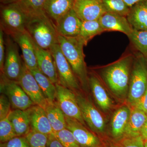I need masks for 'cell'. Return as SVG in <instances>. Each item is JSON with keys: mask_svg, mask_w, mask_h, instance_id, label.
I'll use <instances>...</instances> for the list:
<instances>
[{"mask_svg": "<svg viewBox=\"0 0 147 147\" xmlns=\"http://www.w3.org/2000/svg\"><path fill=\"white\" fill-rule=\"evenodd\" d=\"M101 147V146H100V145H98V146H94V147Z\"/></svg>", "mask_w": 147, "mask_h": 147, "instance_id": "obj_44", "label": "cell"}, {"mask_svg": "<svg viewBox=\"0 0 147 147\" xmlns=\"http://www.w3.org/2000/svg\"><path fill=\"white\" fill-rule=\"evenodd\" d=\"M11 104L7 96L2 94L0 97V120L7 117L11 111Z\"/></svg>", "mask_w": 147, "mask_h": 147, "instance_id": "obj_35", "label": "cell"}, {"mask_svg": "<svg viewBox=\"0 0 147 147\" xmlns=\"http://www.w3.org/2000/svg\"><path fill=\"white\" fill-rule=\"evenodd\" d=\"M105 32L99 20L82 21L79 36L83 40L86 45L92 38Z\"/></svg>", "mask_w": 147, "mask_h": 147, "instance_id": "obj_28", "label": "cell"}, {"mask_svg": "<svg viewBox=\"0 0 147 147\" xmlns=\"http://www.w3.org/2000/svg\"><path fill=\"white\" fill-rule=\"evenodd\" d=\"M73 9L82 21L98 20L106 12L102 0H74Z\"/></svg>", "mask_w": 147, "mask_h": 147, "instance_id": "obj_11", "label": "cell"}, {"mask_svg": "<svg viewBox=\"0 0 147 147\" xmlns=\"http://www.w3.org/2000/svg\"><path fill=\"white\" fill-rule=\"evenodd\" d=\"M123 1L129 7H131L137 3L141 1H146L147 0H123Z\"/></svg>", "mask_w": 147, "mask_h": 147, "instance_id": "obj_41", "label": "cell"}, {"mask_svg": "<svg viewBox=\"0 0 147 147\" xmlns=\"http://www.w3.org/2000/svg\"><path fill=\"white\" fill-rule=\"evenodd\" d=\"M26 111L28 115L31 129L48 136L54 134L44 108L34 105Z\"/></svg>", "mask_w": 147, "mask_h": 147, "instance_id": "obj_17", "label": "cell"}, {"mask_svg": "<svg viewBox=\"0 0 147 147\" xmlns=\"http://www.w3.org/2000/svg\"><path fill=\"white\" fill-rule=\"evenodd\" d=\"M66 128L72 132L81 147H92L100 145L97 136L89 131L84 125L65 116Z\"/></svg>", "mask_w": 147, "mask_h": 147, "instance_id": "obj_14", "label": "cell"}, {"mask_svg": "<svg viewBox=\"0 0 147 147\" xmlns=\"http://www.w3.org/2000/svg\"><path fill=\"white\" fill-rule=\"evenodd\" d=\"M29 70L33 75L47 100L55 101L56 96L55 84L43 74L38 68Z\"/></svg>", "mask_w": 147, "mask_h": 147, "instance_id": "obj_26", "label": "cell"}, {"mask_svg": "<svg viewBox=\"0 0 147 147\" xmlns=\"http://www.w3.org/2000/svg\"><path fill=\"white\" fill-rule=\"evenodd\" d=\"M147 120V115L146 113L134 108L130 113V117L125 131V136L136 137L140 136L141 130Z\"/></svg>", "mask_w": 147, "mask_h": 147, "instance_id": "obj_23", "label": "cell"}, {"mask_svg": "<svg viewBox=\"0 0 147 147\" xmlns=\"http://www.w3.org/2000/svg\"><path fill=\"white\" fill-rule=\"evenodd\" d=\"M56 87V100L59 107L65 115L86 125L76 96L71 90L57 83Z\"/></svg>", "mask_w": 147, "mask_h": 147, "instance_id": "obj_7", "label": "cell"}, {"mask_svg": "<svg viewBox=\"0 0 147 147\" xmlns=\"http://www.w3.org/2000/svg\"><path fill=\"white\" fill-rule=\"evenodd\" d=\"M0 147H30L26 137H16L8 142L1 143Z\"/></svg>", "mask_w": 147, "mask_h": 147, "instance_id": "obj_34", "label": "cell"}, {"mask_svg": "<svg viewBox=\"0 0 147 147\" xmlns=\"http://www.w3.org/2000/svg\"><path fill=\"white\" fill-rule=\"evenodd\" d=\"M45 0H16L15 3L29 18L45 12Z\"/></svg>", "mask_w": 147, "mask_h": 147, "instance_id": "obj_27", "label": "cell"}, {"mask_svg": "<svg viewBox=\"0 0 147 147\" xmlns=\"http://www.w3.org/2000/svg\"><path fill=\"white\" fill-rule=\"evenodd\" d=\"M4 32L0 28V69L1 74H2L4 65L5 57V43L4 38Z\"/></svg>", "mask_w": 147, "mask_h": 147, "instance_id": "obj_37", "label": "cell"}, {"mask_svg": "<svg viewBox=\"0 0 147 147\" xmlns=\"http://www.w3.org/2000/svg\"><path fill=\"white\" fill-rule=\"evenodd\" d=\"M82 21L78 17L73 8L55 23L58 35L72 37L79 36Z\"/></svg>", "mask_w": 147, "mask_h": 147, "instance_id": "obj_16", "label": "cell"}, {"mask_svg": "<svg viewBox=\"0 0 147 147\" xmlns=\"http://www.w3.org/2000/svg\"><path fill=\"white\" fill-rule=\"evenodd\" d=\"M133 105L134 108L144 112L147 115V89L144 94Z\"/></svg>", "mask_w": 147, "mask_h": 147, "instance_id": "obj_38", "label": "cell"}, {"mask_svg": "<svg viewBox=\"0 0 147 147\" xmlns=\"http://www.w3.org/2000/svg\"><path fill=\"white\" fill-rule=\"evenodd\" d=\"M133 56L126 55L105 69L103 76L105 82L116 94L122 95L127 89Z\"/></svg>", "mask_w": 147, "mask_h": 147, "instance_id": "obj_3", "label": "cell"}, {"mask_svg": "<svg viewBox=\"0 0 147 147\" xmlns=\"http://www.w3.org/2000/svg\"><path fill=\"white\" fill-rule=\"evenodd\" d=\"M34 45L38 69L54 84L59 83L55 60L50 50L39 47L34 41Z\"/></svg>", "mask_w": 147, "mask_h": 147, "instance_id": "obj_15", "label": "cell"}, {"mask_svg": "<svg viewBox=\"0 0 147 147\" xmlns=\"http://www.w3.org/2000/svg\"><path fill=\"white\" fill-rule=\"evenodd\" d=\"M21 48L24 63L29 69L38 67L34 41L26 30L10 36Z\"/></svg>", "mask_w": 147, "mask_h": 147, "instance_id": "obj_13", "label": "cell"}, {"mask_svg": "<svg viewBox=\"0 0 147 147\" xmlns=\"http://www.w3.org/2000/svg\"><path fill=\"white\" fill-rule=\"evenodd\" d=\"M52 53L57 71L59 84L71 90L79 88V85L70 65L59 43L49 49Z\"/></svg>", "mask_w": 147, "mask_h": 147, "instance_id": "obj_8", "label": "cell"}, {"mask_svg": "<svg viewBox=\"0 0 147 147\" xmlns=\"http://www.w3.org/2000/svg\"><path fill=\"white\" fill-rule=\"evenodd\" d=\"M45 110L54 132L66 128L65 115L56 101L47 100Z\"/></svg>", "mask_w": 147, "mask_h": 147, "instance_id": "obj_22", "label": "cell"}, {"mask_svg": "<svg viewBox=\"0 0 147 147\" xmlns=\"http://www.w3.org/2000/svg\"><path fill=\"white\" fill-rule=\"evenodd\" d=\"M76 96L85 122L92 131L97 133L103 132L105 122L101 114L86 98L80 94Z\"/></svg>", "mask_w": 147, "mask_h": 147, "instance_id": "obj_12", "label": "cell"}, {"mask_svg": "<svg viewBox=\"0 0 147 147\" xmlns=\"http://www.w3.org/2000/svg\"><path fill=\"white\" fill-rule=\"evenodd\" d=\"M74 0H45L44 10L54 24L73 8Z\"/></svg>", "mask_w": 147, "mask_h": 147, "instance_id": "obj_19", "label": "cell"}, {"mask_svg": "<svg viewBox=\"0 0 147 147\" xmlns=\"http://www.w3.org/2000/svg\"><path fill=\"white\" fill-rule=\"evenodd\" d=\"M0 1L3 4L7 5L14 3L16 0H0Z\"/></svg>", "mask_w": 147, "mask_h": 147, "instance_id": "obj_42", "label": "cell"}, {"mask_svg": "<svg viewBox=\"0 0 147 147\" xmlns=\"http://www.w3.org/2000/svg\"><path fill=\"white\" fill-rule=\"evenodd\" d=\"M126 18L133 29L147 30L146 1L140 2L131 7Z\"/></svg>", "mask_w": 147, "mask_h": 147, "instance_id": "obj_20", "label": "cell"}, {"mask_svg": "<svg viewBox=\"0 0 147 147\" xmlns=\"http://www.w3.org/2000/svg\"><path fill=\"white\" fill-rule=\"evenodd\" d=\"M26 137L30 147H47L48 135L31 129Z\"/></svg>", "mask_w": 147, "mask_h": 147, "instance_id": "obj_33", "label": "cell"}, {"mask_svg": "<svg viewBox=\"0 0 147 147\" xmlns=\"http://www.w3.org/2000/svg\"><path fill=\"white\" fill-rule=\"evenodd\" d=\"M1 28L7 35L26 30L29 17L14 3L1 8Z\"/></svg>", "mask_w": 147, "mask_h": 147, "instance_id": "obj_4", "label": "cell"}, {"mask_svg": "<svg viewBox=\"0 0 147 147\" xmlns=\"http://www.w3.org/2000/svg\"><path fill=\"white\" fill-rule=\"evenodd\" d=\"M126 137L127 139L121 147H144V141L141 135L136 137Z\"/></svg>", "mask_w": 147, "mask_h": 147, "instance_id": "obj_36", "label": "cell"}, {"mask_svg": "<svg viewBox=\"0 0 147 147\" xmlns=\"http://www.w3.org/2000/svg\"><path fill=\"white\" fill-rule=\"evenodd\" d=\"M146 3H147V1H146Z\"/></svg>", "mask_w": 147, "mask_h": 147, "instance_id": "obj_45", "label": "cell"}, {"mask_svg": "<svg viewBox=\"0 0 147 147\" xmlns=\"http://www.w3.org/2000/svg\"><path fill=\"white\" fill-rule=\"evenodd\" d=\"M98 20L105 31L120 32L128 36L133 29L126 17L116 13L105 12Z\"/></svg>", "mask_w": 147, "mask_h": 147, "instance_id": "obj_18", "label": "cell"}, {"mask_svg": "<svg viewBox=\"0 0 147 147\" xmlns=\"http://www.w3.org/2000/svg\"><path fill=\"white\" fill-rule=\"evenodd\" d=\"M26 30L34 41L43 49L49 50L59 43L55 24L45 12L29 18Z\"/></svg>", "mask_w": 147, "mask_h": 147, "instance_id": "obj_2", "label": "cell"}, {"mask_svg": "<svg viewBox=\"0 0 147 147\" xmlns=\"http://www.w3.org/2000/svg\"><path fill=\"white\" fill-rule=\"evenodd\" d=\"M5 43V60L3 70L1 75L6 79L18 82L24 66L18 53V45L7 35Z\"/></svg>", "mask_w": 147, "mask_h": 147, "instance_id": "obj_6", "label": "cell"}, {"mask_svg": "<svg viewBox=\"0 0 147 147\" xmlns=\"http://www.w3.org/2000/svg\"><path fill=\"white\" fill-rule=\"evenodd\" d=\"M8 119L17 137H26L31 130L28 115L26 110H11L8 116Z\"/></svg>", "mask_w": 147, "mask_h": 147, "instance_id": "obj_21", "label": "cell"}, {"mask_svg": "<svg viewBox=\"0 0 147 147\" xmlns=\"http://www.w3.org/2000/svg\"><path fill=\"white\" fill-rule=\"evenodd\" d=\"M132 45L141 54L147 57V30L133 29L128 36Z\"/></svg>", "mask_w": 147, "mask_h": 147, "instance_id": "obj_29", "label": "cell"}, {"mask_svg": "<svg viewBox=\"0 0 147 147\" xmlns=\"http://www.w3.org/2000/svg\"><path fill=\"white\" fill-rule=\"evenodd\" d=\"M142 55L134 59L131 71L128 100L132 105L142 97L147 89V62Z\"/></svg>", "mask_w": 147, "mask_h": 147, "instance_id": "obj_5", "label": "cell"}, {"mask_svg": "<svg viewBox=\"0 0 147 147\" xmlns=\"http://www.w3.org/2000/svg\"><path fill=\"white\" fill-rule=\"evenodd\" d=\"M88 82L96 101L102 110H108L111 107L112 102L106 91L96 76L92 75L88 78Z\"/></svg>", "mask_w": 147, "mask_h": 147, "instance_id": "obj_25", "label": "cell"}, {"mask_svg": "<svg viewBox=\"0 0 147 147\" xmlns=\"http://www.w3.org/2000/svg\"><path fill=\"white\" fill-rule=\"evenodd\" d=\"M1 79V92L7 96L13 108L26 110L34 105L18 82L3 77Z\"/></svg>", "mask_w": 147, "mask_h": 147, "instance_id": "obj_9", "label": "cell"}, {"mask_svg": "<svg viewBox=\"0 0 147 147\" xmlns=\"http://www.w3.org/2000/svg\"><path fill=\"white\" fill-rule=\"evenodd\" d=\"M17 137L12 124L8 117L0 120V142L1 143L8 142Z\"/></svg>", "mask_w": 147, "mask_h": 147, "instance_id": "obj_32", "label": "cell"}, {"mask_svg": "<svg viewBox=\"0 0 147 147\" xmlns=\"http://www.w3.org/2000/svg\"><path fill=\"white\" fill-rule=\"evenodd\" d=\"M58 42L62 52L71 66L76 77L85 84L88 81L84 61V47L86 45L80 37H68L58 35Z\"/></svg>", "mask_w": 147, "mask_h": 147, "instance_id": "obj_1", "label": "cell"}, {"mask_svg": "<svg viewBox=\"0 0 147 147\" xmlns=\"http://www.w3.org/2000/svg\"><path fill=\"white\" fill-rule=\"evenodd\" d=\"M55 137L65 147H81L73 134L67 128L54 133Z\"/></svg>", "mask_w": 147, "mask_h": 147, "instance_id": "obj_31", "label": "cell"}, {"mask_svg": "<svg viewBox=\"0 0 147 147\" xmlns=\"http://www.w3.org/2000/svg\"><path fill=\"white\" fill-rule=\"evenodd\" d=\"M106 12L125 16L128 15L130 8L123 0H102Z\"/></svg>", "mask_w": 147, "mask_h": 147, "instance_id": "obj_30", "label": "cell"}, {"mask_svg": "<svg viewBox=\"0 0 147 147\" xmlns=\"http://www.w3.org/2000/svg\"><path fill=\"white\" fill-rule=\"evenodd\" d=\"M130 113L131 112L129 108L123 107L117 110L114 114L111 127L112 135L115 139H119L124 135Z\"/></svg>", "mask_w": 147, "mask_h": 147, "instance_id": "obj_24", "label": "cell"}, {"mask_svg": "<svg viewBox=\"0 0 147 147\" xmlns=\"http://www.w3.org/2000/svg\"><path fill=\"white\" fill-rule=\"evenodd\" d=\"M18 83L34 105L45 109L47 103V98L33 75L24 63Z\"/></svg>", "mask_w": 147, "mask_h": 147, "instance_id": "obj_10", "label": "cell"}, {"mask_svg": "<svg viewBox=\"0 0 147 147\" xmlns=\"http://www.w3.org/2000/svg\"><path fill=\"white\" fill-rule=\"evenodd\" d=\"M140 135L142 136V139L144 141H147V120L145 123L144 125L142 127L141 132H140Z\"/></svg>", "mask_w": 147, "mask_h": 147, "instance_id": "obj_40", "label": "cell"}, {"mask_svg": "<svg viewBox=\"0 0 147 147\" xmlns=\"http://www.w3.org/2000/svg\"><path fill=\"white\" fill-rule=\"evenodd\" d=\"M47 147H65L55 136L54 134L48 136Z\"/></svg>", "mask_w": 147, "mask_h": 147, "instance_id": "obj_39", "label": "cell"}, {"mask_svg": "<svg viewBox=\"0 0 147 147\" xmlns=\"http://www.w3.org/2000/svg\"><path fill=\"white\" fill-rule=\"evenodd\" d=\"M144 147H147V140L144 141Z\"/></svg>", "mask_w": 147, "mask_h": 147, "instance_id": "obj_43", "label": "cell"}]
</instances>
